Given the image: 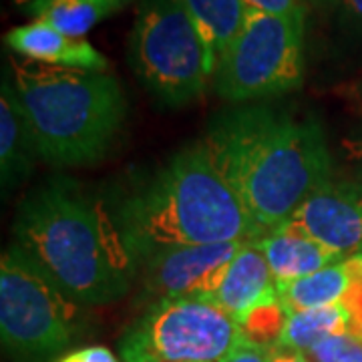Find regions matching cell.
<instances>
[{
  "instance_id": "6da1fadb",
  "label": "cell",
  "mask_w": 362,
  "mask_h": 362,
  "mask_svg": "<svg viewBox=\"0 0 362 362\" xmlns=\"http://www.w3.org/2000/svg\"><path fill=\"white\" fill-rule=\"evenodd\" d=\"M204 143L259 238L282 228L332 181L322 125L312 117L298 119L270 105H242L216 113Z\"/></svg>"
},
{
  "instance_id": "7a4b0ae2",
  "label": "cell",
  "mask_w": 362,
  "mask_h": 362,
  "mask_svg": "<svg viewBox=\"0 0 362 362\" xmlns=\"http://www.w3.org/2000/svg\"><path fill=\"white\" fill-rule=\"evenodd\" d=\"M13 233L14 244L81 306L125 296L137 276L113 207L66 177L26 195Z\"/></svg>"
},
{
  "instance_id": "3957f363",
  "label": "cell",
  "mask_w": 362,
  "mask_h": 362,
  "mask_svg": "<svg viewBox=\"0 0 362 362\" xmlns=\"http://www.w3.org/2000/svg\"><path fill=\"white\" fill-rule=\"evenodd\" d=\"M111 207L135 262L163 247L259 238L240 197L214 165L204 139L173 153Z\"/></svg>"
},
{
  "instance_id": "277c9868",
  "label": "cell",
  "mask_w": 362,
  "mask_h": 362,
  "mask_svg": "<svg viewBox=\"0 0 362 362\" xmlns=\"http://www.w3.org/2000/svg\"><path fill=\"white\" fill-rule=\"evenodd\" d=\"M4 69L40 159L57 168H83L107 156L127 115L125 93L113 75L16 57Z\"/></svg>"
},
{
  "instance_id": "5b68a950",
  "label": "cell",
  "mask_w": 362,
  "mask_h": 362,
  "mask_svg": "<svg viewBox=\"0 0 362 362\" xmlns=\"http://www.w3.org/2000/svg\"><path fill=\"white\" fill-rule=\"evenodd\" d=\"M81 304L66 296L16 244L0 262V337L23 362H47L81 332Z\"/></svg>"
},
{
  "instance_id": "8992f818",
  "label": "cell",
  "mask_w": 362,
  "mask_h": 362,
  "mask_svg": "<svg viewBox=\"0 0 362 362\" xmlns=\"http://www.w3.org/2000/svg\"><path fill=\"white\" fill-rule=\"evenodd\" d=\"M129 65L168 107H185L209 83L206 47L183 0H141L129 35Z\"/></svg>"
},
{
  "instance_id": "52a82bcc",
  "label": "cell",
  "mask_w": 362,
  "mask_h": 362,
  "mask_svg": "<svg viewBox=\"0 0 362 362\" xmlns=\"http://www.w3.org/2000/svg\"><path fill=\"white\" fill-rule=\"evenodd\" d=\"M304 23L247 8L244 26L221 57L214 89L232 103L274 99L304 83Z\"/></svg>"
},
{
  "instance_id": "ba28073f",
  "label": "cell",
  "mask_w": 362,
  "mask_h": 362,
  "mask_svg": "<svg viewBox=\"0 0 362 362\" xmlns=\"http://www.w3.org/2000/svg\"><path fill=\"white\" fill-rule=\"evenodd\" d=\"M244 340L228 312L204 298L156 300L119 340L121 362H220Z\"/></svg>"
},
{
  "instance_id": "9c48e42d",
  "label": "cell",
  "mask_w": 362,
  "mask_h": 362,
  "mask_svg": "<svg viewBox=\"0 0 362 362\" xmlns=\"http://www.w3.org/2000/svg\"><path fill=\"white\" fill-rule=\"evenodd\" d=\"M246 242L209 246L163 247L137 262L143 288L156 300L163 298H204L220 290L228 266Z\"/></svg>"
},
{
  "instance_id": "30bf717a",
  "label": "cell",
  "mask_w": 362,
  "mask_h": 362,
  "mask_svg": "<svg viewBox=\"0 0 362 362\" xmlns=\"http://www.w3.org/2000/svg\"><path fill=\"white\" fill-rule=\"evenodd\" d=\"M282 228L312 238L346 259L361 254L362 199L358 183H326L298 207Z\"/></svg>"
},
{
  "instance_id": "8fae6325",
  "label": "cell",
  "mask_w": 362,
  "mask_h": 362,
  "mask_svg": "<svg viewBox=\"0 0 362 362\" xmlns=\"http://www.w3.org/2000/svg\"><path fill=\"white\" fill-rule=\"evenodd\" d=\"M4 45L21 59L42 65L77 69L90 73H107L109 59L97 51L87 39L69 37L42 21L14 26L4 35Z\"/></svg>"
},
{
  "instance_id": "7c38bea8",
  "label": "cell",
  "mask_w": 362,
  "mask_h": 362,
  "mask_svg": "<svg viewBox=\"0 0 362 362\" xmlns=\"http://www.w3.org/2000/svg\"><path fill=\"white\" fill-rule=\"evenodd\" d=\"M276 296V280L268 259L254 242H246L233 256L211 302L228 312L233 320H240L254 306Z\"/></svg>"
},
{
  "instance_id": "4fadbf2b",
  "label": "cell",
  "mask_w": 362,
  "mask_h": 362,
  "mask_svg": "<svg viewBox=\"0 0 362 362\" xmlns=\"http://www.w3.org/2000/svg\"><path fill=\"white\" fill-rule=\"evenodd\" d=\"M35 157H39L37 143L18 95L4 69L0 93V180L4 194L13 192L21 181L30 175Z\"/></svg>"
},
{
  "instance_id": "5bb4252c",
  "label": "cell",
  "mask_w": 362,
  "mask_h": 362,
  "mask_svg": "<svg viewBox=\"0 0 362 362\" xmlns=\"http://www.w3.org/2000/svg\"><path fill=\"white\" fill-rule=\"evenodd\" d=\"M254 244L268 259L276 284L310 276L314 272L346 259L334 250L322 246L320 242L286 228H278L262 235Z\"/></svg>"
},
{
  "instance_id": "9a60e30c",
  "label": "cell",
  "mask_w": 362,
  "mask_h": 362,
  "mask_svg": "<svg viewBox=\"0 0 362 362\" xmlns=\"http://www.w3.org/2000/svg\"><path fill=\"white\" fill-rule=\"evenodd\" d=\"M183 4L206 47L207 71L214 78L221 57L244 26L247 6L244 0H183Z\"/></svg>"
},
{
  "instance_id": "2e32d148",
  "label": "cell",
  "mask_w": 362,
  "mask_h": 362,
  "mask_svg": "<svg viewBox=\"0 0 362 362\" xmlns=\"http://www.w3.org/2000/svg\"><path fill=\"white\" fill-rule=\"evenodd\" d=\"M354 278L356 272L350 266L349 259H344L320 272H314L310 276L292 282H280L276 284V292L284 310L294 314L342 302L352 288Z\"/></svg>"
},
{
  "instance_id": "e0dca14e",
  "label": "cell",
  "mask_w": 362,
  "mask_h": 362,
  "mask_svg": "<svg viewBox=\"0 0 362 362\" xmlns=\"http://www.w3.org/2000/svg\"><path fill=\"white\" fill-rule=\"evenodd\" d=\"M133 0H30L23 11L35 21L54 26L69 37L85 39V35L113 16Z\"/></svg>"
},
{
  "instance_id": "ac0fdd59",
  "label": "cell",
  "mask_w": 362,
  "mask_h": 362,
  "mask_svg": "<svg viewBox=\"0 0 362 362\" xmlns=\"http://www.w3.org/2000/svg\"><path fill=\"white\" fill-rule=\"evenodd\" d=\"M352 332V316L344 302L288 314L284 332L276 346L308 352L326 338Z\"/></svg>"
},
{
  "instance_id": "d6986e66",
  "label": "cell",
  "mask_w": 362,
  "mask_h": 362,
  "mask_svg": "<svg viewBox=\"0 0 362 362\" xmlns=\"http://www.w3.org/2000/svg\"><path fill=\"white\" fill-rule=\"evenodd\" d=\"M286 320H288V312L276 296L254 306L238 320V324L246 340L262 344L266 349H274L284 332Z\"/></svg>"
},
{
  "instance_id": "ffe728a7",
  "label": "cell",
  "mask_w": 362,
  "mask_h": 362,
  "mask_svg": "<svg viewBox=\"0 0 362 362\" xmlns=\"http://www.w3.org/2000/svg\"><path fill=\"white\" fill-rule=\"evenodd\" d=\"M310 362H362V337L358 334H337L318 342L306 352Z\"/></svg>"
},
{
  "instance_id": "44dd1931",
  "label": "cell",
  "mask_w": 362,
  "mask_h": 362,
  "mask_svg": "<svg viewBox=\"0 0 362 362\" xmlns=\"http://www.w3.org/2000/svg\"><path fill=\"white\" fill-rule=\"evenodd\" d=\"M337 30L344 47L362 57V0H338Z\"/></svg>"
},
{
  "instance_id": "7402d4cb",
  "label": "cell",
  "mask_w": 362,
  "mask_h": 362,
  "mask_svg": "<svg viewBox=\"0 0 362 362\" xmlns=\"http://www.w3.org/2000/svg\"><path fill=\"white\" fill-rule=\"evenodd\" d=\"M247 8L259 13L274 14V16H288V18H306V4L304 0H244Z\"/></svg>"
},
{
  "instance_id": "603a6c76",
  "label": "cell",
  "mask_w": 362,
  "mask_h": 362,
  "mask_svg": "<svg viewBox=\"0 0 362 362\" xmlns=\"http://www.w3.org/2000/svg\"><path fill=\"white\" fill-rule=\"evenodd\" d=\"M272 349H266L262 344L242 340L233 350H230L220 362H270Z\"/></svg>"
},
{
  "instance_id": "cb8c5ba5",
  "label": "cell",
  "mask_w": 362,
  "mask_h": 362,
  "mask_svg": "<svg viewBox=\"0 0 362 362\" xmlns=\"http://www.w3.org/2000/svg\"><path fill=\"white\" fill-rule=\"evenodd\" d=\"M57 362H119L117 356L105 346H85V349L73 350L65 354Z\"/></svg>"
},
{
  "instance_id": "d4e9b609",
  "label": "cell",
  "mask_w": 362,
  "mask_h": 362,
  "mask_svg": "<svg viewBox=\"0 0 362 362\" xmlns=\"http://www.w3.org/2000/svg\"><path fill=\"white\" fill-rule=\"evenodd\" d=\"M270 362H310V358L306 356V352H300V350L274 346L272 349Z\"/></svg>"
},
{
  "instance_id": "484cf974",
  "label": "cell",
  "mask_w": 362,
  "mask_h": 362,
  "mask_svg": "<svg viewBox=\"0 0 362 362\" xmlns=\"http://www.w3.org/2000/svg\"><path fill=\"white\" fill-rule=\"evenodd\" d=\"M344 147L349 149L350 157H354V159H361L362 161V131L358 133V135H354L352 139L344 141Z\"/></svg>"
},
{
  "instance_id": "4316f807",
  "label": "cell",
  "mask_w": 362,
  "mask_h": 362,
  "mask_svg": "<svg viewBox=\"0 0 362 362\" xmlns=\"http://www.w3.org/2000/svg\"><path fill=\"white\" fill-rule=\"evenodd\" d=\"M349 262H350V266H352L354 270L358 272V274H362V252H361V254H354V256H350Z\"/></svg>"
},
{
  "instance_id": "83f0119b",
  "label": "cell",
  "mask_w": 362,
  "mask_h": 362,
  "mask_svg": "<svg viewBox=\"0 0 362 362\" xmlns=\"http://www.w3.org/2000/svg\"><path fill=\"white\" fill-rule=\"evenodd\" d=\"M338 0H304V4H316V6H337Z\"/></svg>"
},
{
  "instance_id": "f1b7e54d",
  "label": "cell",
  "mask_w": 362,
  "mask_h": 362,
  "mask_svg": "<svg viewBox=\"0 0 362 362\" xmlns=\"http://www.w3.org/2000/svg\"><path fill=\"white\" fill-rule=\"evenodd\" d=\"M14 2H16V4H21V6H25L26 2H30V0H14Z\"/></svg>"
},
{
  "instance_id": "f546056e",
  "label": "cell",
  "mask_w": 362,
  "mask_h": 362,
  "mask_svg": "<svg viewBox=\"0 0 362 362\" xmlns=\"http://www.w3.org/2000/svg\"><path fill=\"white\" fill-rule=\"evenodd\" d=\"M358 187H361V199H362V183H358Z\"/></svg>"
}]
</instances>
